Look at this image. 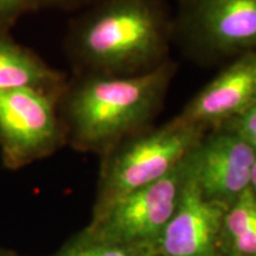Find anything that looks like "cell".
<instances>
[{
    "label": "cell",
    "instance_id": "cell-1",
    "mask_svg": "<svg viewBox=\"0 0 256 256\" xmlns=\"http://www.w3.org/2000/svg\"><path fill=\"white\" fill-rule=\"evenodd\" d=\"M174 16L166 0H96L66 40L74 75L138 76L170 60Z\"/></svg>",
    "mask_w": 256,
    "mask_h": 256
},
{
    "label": "cell",
    "instance_id": "cell-2",
    "mask_svg": "<svg viewBox=\"0 0 256 256\" xmlns=\"http://www.w3.org/2000/svg\"><path fill=\"white\" fill-rule=\"evenodd\" d=\"M176 72L177 66L170 60L138 76L74 75L57 104L66 145L104 156L151 128Z\"/></svg>",
    "mask_w": 256,
    "mask_h": 256
},
{
    "label": "cell",
    "instance_id": "cell-3",
    "mask_svg": "<svg viewBox=\"0 0 256 256\" xmlns=\"http://www.w3.org/2000/svg\"><path fill=\"white\" fill-rule=\"evenodd\" d=\"M209 128L174 119L148 128L104 156L95 214L140 188L162 180L194 151Z\"/></svg>",
    "mask_w": 256,
    "mask_h": 256
},
{
    "label": "cell",
    "instance_id": "cell-4",
    "mask_svg": "<svg viewBox=\"0 0 256 256\" xmlns=\"http://www.w3.org/2000/svg\"><path fill=\"white\" fill-rule=\"evenodd\" d=\"M174 43L203 66L256 51V0H178Z\"/></svg>",
    "mask_w": 256,
    "mask_h": 256
},
{
    "label": "cell",
    "instance_id": "cell-5",
    "mask_svg": "<svg viewBox=\"0 0 256 256\" xmlns=\"http://www.w3.org/2000/svg\"><path fill=\"white\" fill-rule=\"evenodd\" d=\"M188 156L162 180L128 194L94 215L86 232L100 241L138 252L150 246L156 248L180 200L188 178Z\"/></svg>",
    "mask_w": 256,
    "mask_h": 256
},
{
    "label": "cell",
    "instance_id": "cell-6",
    "mask_svg": "<svg viewBox=\"0 0 256 256\" xmlns=\"http://www.w3.org/2000/svg\"><path fill=\"white\" fill-rule=\"evenodd\" d=\"M58 98L28 88L0 89V158L11 171L66 145Z\"/></svg>",
    "mask_w": 256,
    "mask_h": 256
},
{
    "label": "cell",
    "instance_id": "cell-7",
    "mask_svg": "<svg viewBox=\"0 0 256 256\" xmlns=\"http://www.w3.org/2000/svg\"><path fill=\"white\" fill-rule=\"evenodd\" d=\"M255 156L232 130L211 128L188 156V174L204 198L229 208L250 188Z\"/></svg>",
    "mask_w": 256,
    "mask_h": 256
},
{
    "label": "cell",
    "instance_id": "cell-8",
    "mask_svg": "<svg viewBox=\"0 0 256 256\" xmlns=\"http://www.w3.org/2000/svg\"><path fill=\"white\" fill-rule=\"evenodd\" d=\"M228 208L208 200L188 174L174 216L156 248L162 256H215Z\"/></svg>",
    "mask_w": 256,
    "mask_h": 256
},
{
    "label": "cell",
    "instance_id": "cell-9",
    "mask_svg": "<svg viewBox=\"0 0 256 256\" xmlns=\"http://www.w3.org/2000/svg\"><path fill=\"white\" fill-rule=\"evenodd\" d=\"M256 100V51L232 60L174 118L211 130L235 119Z\"/></svg>",
    "mask_w": 256,
    "mask_h": 256
},
{
    "label": "cell",
    "instance_id": "cell-10",
    "mask_svg": "<svg viewBox=\"0 0 256 256\" xmlns=\"http://www.w3.org/2000/svg\"><path fill=\"white\" fill-rule=\"evenodd\" d=\"M69 78L0 31V89L28 88L60 98Z\"/></svg>",
    "mask_w": 256,
    "mask_h": 256
},
{
    "label": "cell",
    "instance_id": "cell-11",
    "mask_svg": "<svg viewBox=\"0 0 256 256\" xmlns=\"http://www.w3.org/2000/svg\"><path fill=\"white\" fill-rule=\"evenodd\" d=\"M222 238L229 256H256V194L250 188L226 210Z\"/></svg>",
    "mask_w": 256,
    "mask_h": 256
},
{
    "label": "cell",
    "instance_id": "cell-12",
    "mask_svg": "<svg viewBox=\"0 0 256 256\" xmlns=\"http://www.w3.org/2000/svg\"><path fill=\"white\" fill-rule=\"evenodd\" d=\"M142 252L100 241L86 232L84 236L64 248L57 256H138Z\"/></svg>",
    "mask_w": 256,
    "mask_h": 256
},
{
    "label": "cell",
    "instance_id": "cell-13",
    "mask_svg": "<svg viewBox=\"0 0 256 256\" xmlns=\"http://www.w3.org/2000/svg\"><path fill=\"white\" fill-rule=\"evenodd\" d=\"M218 127L232 130L256 150V100L242 114Z\"/></svg>",
    "mask_w": 256,
    "mask_h": 256
},
{
    "label": "cell",
    "instance_id": "cell-14",
    "mask_svg": "<svg viewBox=\"0 0 256 256\" xmlns=\"http://www.w3.org/2000/svg\"><path fill=\"white\" fill-rule=\"evenodd\" d=\"M34 8L31 0H0V31L8 32L22 16Z\"/></svg>",
    "mask_w": 256,
    "mask_h": 256
},
{
    "label": "cell",
    "instance_id": "cell-15",
    "mask_svg": "<svg viewBox=\"0 0 256 256\" xmlns=\"http://www.w3.org/2000/svg\"><path fill=\"white\" fill-rule=\"evenodd\" d=\"M34 2V8H40V6H46V8H76L82 5L94 4L96 0H31Z\"/></svg>",
    "mask_w": 256,
    "mask_h": 256
},
{
    "label": "cell",
    "instance_id": "cell-16",
    "mask_svg": "<svg viewBox=\"0 0 256 256\" xmlns=\"http://www.w3.org/2000/svg\"><path fill=\"white\" fill-rule=\"evenodd\" d=\"M250 188L256 194V156H255V160L254 164H252V178H250Z\"/></svg>",
    "mask_w": 256,
    "mask_h": 256
},
{
    "label": "cell",
    "instance_id": "cell-17",
    "mask_svg": "<svg viewBox=\"0 0 256 256\" xmlns=\"http://www.w3.org/2000/svg\"><path fill=\"white\" fill-rule=\"evenodd\" d=\"M0 256H19V255H18V254H14V252L0 250Z\"/></svg>",
    "mask_w": 256,
    "mask_h": 256
},
{
    "label": "cell",
    "instance_id": "cell-18",
    "mask_svg": "<svg viewBox=\"0 0 256 256\" xmlns=\"http://www.w3.org/2000/svg\"><path fill=\"white\" fill-rule=\"evenodd\" d=\"M138 256H158V255L154 254V252H142V254H140Z\"/></svg>",
    "mask_w": 256,
    "mask_h": 256
}]
</instances>
